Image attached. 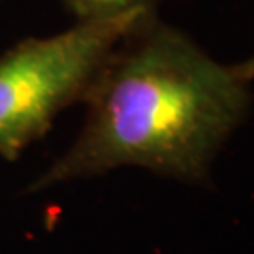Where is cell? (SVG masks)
Masks as SVG:
<instances>
[{"label": "cell", "mask_w": 254, "mask_h": 254, "mask_svg": "<svg viewBox=\"0 0 254 254\" xmlns=\"http://www.w3.org/2000/svg\"><path fill=\"white\" fill-rule=\"evenodd\" d=\"M253 81L222 64L181 28L145 19L119 42L83 102L73 143L28 187L30 192L141 168L201 183L253 104Z\"/></svg>", "instance_id": "6da1fadb"}, {"label": "cell", "mask_w": 254, "mask_h": 254, "mask_svg": "<svg viewBox=\"0 0 254 254\" xmlns=\"http://www.w3.org/2000/svg\"><path fill=\"white\" fill-rule=\"evenodd\" d=\"M156 13H132L21 40L0 55V156L17 160L64 109L83 102L119 42Z\"/></svg>", "instance_id": "7a4b0ae2"}, {"label": "cell", "mask_w": 254, "mask_h": 254, "mask_svg": "<svg viewBox=\"0 0 254 254\" xmlns=\"http://www.w3.org/2000/svg\"><path fill=\"white\" fill-rule=\"evenodd\" d=\"M164 0H64L75 21H106L132 13H158Z\"/></svg>", "instance_id": "3957f363"}, {"label": "cell", "mask_w": 254, "mask_h": 254, "mask_svg": "<svg viewBox=\"0 0 254 254\" xmlns=\"http://www.w3.org/2000/svg\"><path fill=\"white\" fill-rule=\"evenodd\" d=\"M237 68L243 72V75H245L249 81H253L254 83V53L249 57V59H245L243 63H239L237 64Z\"/></svg>", "instance_id": "277c9868"}]
</instances>
